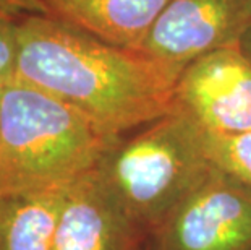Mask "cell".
<instances>
[{"instance_id": "obj_1", "label": "cell", "mask_w": 251, "mask_h": 250, "mask_svg": "<svg viewBox=\"0 0 251 250\" xmlns=\"http://www.w3.org/2000/svg\"><path fill=\"white\" fill-rule=\"evenodd\" d=\"M178 78L143 52L110 46L47 15L18 18L15 80L67 103L110 137L167 114Z\"/></svg>"}, {"instance_id": "obj_2", "label": "cell", "mask_w": 251, "mask_h": 250, "mask_svg": "<svg viewBox=\"0 0 251 250\" xmlns=\"http://www.w3.org/2000/svg\"><path fill=\"white\" fill-rule=\"evenodd\" d=\"M115 140L58 98L12 80L0 96V194L70 187Z\"/></svg>"}, {"instance_id": "obj_3", "label": "cell", "mask_w": 251, "mask_h": 250, "mask_svg": "<svg viewBox=\"0 0 251 250\" xmlns=\"http://www.w3.org/2000/svg\"><path fill=\"white\" fill-rule=\"evenodd\" d=\"M214 167L204 132L174 104L167 114L117 138L98 172L149 237Z\"/></svg>"}, {"instance_id": "obj_4", "label": "cell", "mask_w": 251, "mask_h": 250, "mask_svg": "<svg viewBox=\"0 0 251 250\" xmlns=\"http://www.w3.org/2000/svg\"><path fill=\"white\" fill-rule=\"evenodd\" d=\"M146 250H251V187L214 167L149 234Z\"/></svg>"}, {"instance_id": "obj_5", "label": "cell", "mask_w": 251, "mask_h": 250, "mask_svg": "<svg viewBox=\"0 0 251 250\" xmlns=\"http://www.w3.org/2000/svg\"><path fill=\"white\" fill-rule=\"evenodd\" d=\"M250 25V0H169L140 52L180 77L198 58L240 46Z\"/></svg>"}, {"instance_id": "obj_6", "label": "cell", "mask_w": 251, "mask_h": 250, "mask_svg": "<svg viewBox=\"0 0 251 250\" xmlns=\"http://www.w3.org/2000/svg\"><path fill=\"white\" fill-rule=\"evenodd\" d=\"M177 108L204 134L238 135L251 130V58L240 46L198 58L175 86Z\"/></svg>"}, {"instance_id": "obj_7", "label": "cell", "mask_w": 251, "mask_h": 250, "mask_svg": "<svg viewBox=\"0 0 251 250\" xmlns=\"http://www.w3.org/2000/svg\"><path fill=\"white\" fill-rule=\"evenodd\" d=\"M148 236L105 187L98 167L67 192L52 250H146Z\"/></svg>"}, {"instance_id": "obj_8", "label": "cell", "mask_w": 251, "mask_h": 250, "mask_svg": "<svg viewBox=\"0 0 251 250\" xmlns=\"http://www.w3.org/2000/svg\"><path fill=\"white\" fill-rule=\"evenodd\" d=\"M169 0H42L47 17L96 39L141 51Z\"/></svg>"}, {"instance_id": "obj_9", "label": "cell", "mask_w": 251, "mask_h": 250, "mask_svg": "<svg viewBox=\"0 0 251 250\" xmlns=\"http://www.w3.org/2000/svg\"><path fill=\"white\" fill-rule=\"evenodd\" d=\"M70 187L0 194V250H52Z\"/></svg>"}, {"instance_id": "obj_10", "label": "cell", "mask_w": 251, "mask_h": 250, "mask_svg": "<svg viewBox=\"0 0 251 250\" xmlns=\"http://www.w3.org/2000/svg\"><path fill=\"white\" fill-rule=\"evenodd\" d=\"M204 143L217 169L251 187V130L238 135L204 134Z\"/></svg>"}, {"instance_id": "obj_11", "label": "cell", "mask_w": 251, "mask_h": 250, "mask_svg": "<svg viewBox=\"0 0 251 250\" xmlns=\"http://www.w3.org/2000/svg\"><path fill=\"white\" fill-rule=\"evenodd\" d=\"M18 60V18L0 12V84L15 80Z\"/></svg>"}, {"instance_id": "obj_12", "label": "cell", "mask_w": 251, "mask_h": 250, "mask_svg": "<svg viewBox=\"0 0 251 250\" xmlns=\"http://www.w3.org/2000/svg\"><path fill=\"white\" fill-rule=\"evenodd\" d=\"M0 12L17 18L25 15H46L42 0H0Z\"/></svg>"}, {"instance_id": "obj_13", "label": "cell", "mask_w": 251, "mask_h": 250, "mask_svg": "<svg viewBox=\"0 0 251 250\" xmlns=\"http://www.w3.org/2000/svg\"><path fill=\"white\" fill-rule=\"evenodd\" d=\"M240 47H242V51L251 58V25H250L247 33H245L242 42H240Z\"/></svg>"}, {"instance_id": "obj_14", "label": "cell", "mask_w": 251, "mask_h": 250, "mask_svg": "<svg viewBox=\"0 0 251 250\" xmlns=\"http://www.w3.org/2000/svg\"><path fill=\"white\" fill-rule=\"evenodd\" d=\"M2 86H3V84H0V96H2Z\"/></svg>"}, {"instance_id": "obj_15", "label": "cell", "mask_w": 251, "mask_h": 250, "mask_svg": "<svg viewBox=\"0 0 251 250\" xmlns=\"http://www.w3.org/2000/svg\"><path fill=\"white\" fill-rule=\"evenodd\" d=\"M250 2H251V0H250Z\"/></svg>"}]
</instances>
